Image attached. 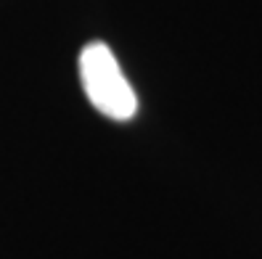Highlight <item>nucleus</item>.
Wrapping results in <instances>:
<instances>
[{
  "label": "nucleus",
  "instance_id": "obj_1",
  "mask_svg": "<svg viewBox=\"0 0 262 259\" xmlns=\"http://www.w3.org/2000/svg\"><path fill=\"white\" fill-rule=\"evenodd\" d=\"M80 82L93 109L114 122H130L138 111V96L109 45L90 42L80 53Z\"/></svg>",
  "mask_w": 262,
  "mask_h": 259
}]
</instances>
